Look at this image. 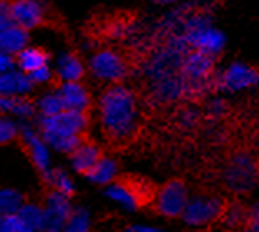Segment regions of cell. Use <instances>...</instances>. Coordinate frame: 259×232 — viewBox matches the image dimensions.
<instances>
[{
	"label": "cell",
	"instance_id": "6da1fadb",
	"mask_svg": "<svg viewBox=\"0 0 259 232\" xmlns=\"http://www.w3.org/2000/svg\"><path fill=\"white\" fill-rule=\"evenodd\" d=\"M98 120L108 140L115 143L130 141L141 123L138 95L123 83L105 88L98 100Z\"/></svg>",
	"mask_w": 259,
	"mask_h": 232
},
{
	"label": "cell",
	"instance_id": "7a4b0ae2",
	"mask_svg": "<svg viewBox=\"0 0 259 232\" xmlns=\"http://www.w3.org/2000/svg\"><path fill=\"white\" fill-rule=\"evenodd\" d=\"M40 134L57 153L70 154L81 143V133L88 126L87 111L63 110L54 116H40Z\"/></svg>",
	"mask_w": 259,
	"mask_h": 232
},
{
	"label": "cell",
	"instance_id": "3957f363",
	"mask_svg": "<svg viewBox=\"0 0 259 232\" xmlns=\"http://www.w3.org/2000/svg\"><path fill=\"white\" fill-rule=\"evenodd\" d=\"M185 41L190 50H198L218 57L226 47V35L218 28L209 12L206 10H190L176 32Z\"/></svg>",
	"mask_w": 259,
	"mask_h": 232
},
{
	"label": "cell",
	"instance_id": "277c9868",
	"mask_svg": "<svg viewBox=\"0 0 259 232\" xmlns=\"http://www.w3.org/2000/svg\"><path fill=\"white\" fill-rule=\"evenodd\" d=\"M225 186L234 194L252 191L259 182V163L249 153H236L229 158L223 171Z\"/></svg>",
	"mask_w": 259,
	"mask_h": 232
},
{
	"label": "cell",
	"instance_id": "5b68a950",
	"mask_svg": "<svg viewBox=\"0 0 259 232\" xmlns=\"http://www.w3.org/2000/svg\"><path fill=\"white\" fill-rule=\"evenodd\" d=\"M259 86V70L244 62L228 63L214 75V90L225 93H241Z\"/></svg>",
	"mask_w": 259,
	"mask_h": 232
},
{
	"label": "cell",
	"instance_id": "8992f818",
	"mask_svg": "<svg viewBox=\"0 0 259 232\" xmlns=\"http://www.w3.org/2000/svg\"><path fill=\"white\" fill-rule=\"evenodd\" d=\"M225 201L214 194H196L190 196V201L185 207L181 219L186 225L194 229L206 227L221 219L225 211Z\"/></svg>",
	"mask_w": 259,
	"mask_h": 232
},
{
	"label": "cell",
	"instance_id": "52a82bcc",
	"mask_svg": "<svg viewBox=\"0 0 259 232\" xmlns=\"http://www.w3.org/2000/svg\"><path fill=\"white\" fill-rule=\"evenodd\" d=\"M88 70L92 71V76L102 83L115 85L123 83L130 73V65L126 58L111 49L97 50L88 60Z\"/></svg>",
	"mask_w": 259,
	"mask_h": 232
},
{
	"label": "cell",
	"instance_id": "ba28073f",
	"mask_svg": "<svg viewBox=\"0 0 259 232\" xmlns=\"http://www.w3.org/2000/svg\"><path fill=\"white\" fill-rule=\"evenodd\" d=\"M188 201H190V193L186 184L173 179L156 191L155 209L164 217H181Z\"/></svg>",
	"mask_w": 259,
	"mask_h": 232
},
{
	"label": "cell",
	"instance_id": "9c48e42d",
	"mask_svg": "<svg viewBox=\"0 0 259 232\" xmlns=\"http://www.w3.org/2000/svg\"><path fill=\"white\" fill-rule=\"evenodd\" d=\"M45 209V227L44 232H63L67 227L73 207L68 196L58 191L49 193L44 204Z\"/></svg>",
	"mask_w": 259,
	"mask_h": 232
},
{
	"label": "cell",
	"instance_id": "30bf717a",
	"mask_svg": "<svg viewBox=\"0 0 259 232\" xmlns=\"http://www.w3.org/2000/svg\"><path fill=\"white\" fill-rule=\"evenodd\" d=\"M10 17L19 27L32 30L44 23L47 5L44 0H12Z\"/></svg>",
	"mask_w": 259,
	"mask_h": 232
},
{
	"label": "cell",
	"instance_id": "8fae6325",
	"mask_svg": "<svg viewBox=\"0 0 259 232\" xmlns=\"http://www.w3.org/2000/svg\"><path fill=\"white\" fill-rule=\"evenodd\" d=\"M20 138L23 141V145L27 146L28 154H30V159L35 168L40 172H47L49 169H52L50 146H49V143L42 138V134L35 128L25 124V126L20 128Z\"/></svg>",
	"mask_w": 259,
	"mask_h": 232
},
{
	"label": "cell",
	"instance_id": "7c38bea8",
	"mask_svg": "<svg viewBox=\"0 0 259 232\" xmlns=\"http://www.w3.org/2000/svg\"><path fill=\"white\" fill-rule=\"evenodd\" d=\"M107 198L113 201L116 206H120L125 211H137L143 204V188L138 186L137 182H123L113 181L107 186Z\"/></svg>",
	"mask_w": 259,
	"mask_h": 232
},
{
	"label": "cell",
	"instance_id": "4fadbf2b",
	"mask_svg": "<svg viewBox=\"0 0 259 232\" xmlns=\"http://www.w3.org/2000/svg\"><path fill=\"white\" fill-rule=\"evenodd\" d=\"M57 91L60 95L65 110L88 111L90 108L92 97L81 81H62Z\"/></svg>",
	"mask_w": 259,
	"mask_h": 232
},
{
	"label": "cell",
	"instance_id": "5bb4252c",
	"mask_svg": "<svg viewBox=\"0 0 259 232\" xmlns=\"http://www.w3.org/2000/svg\"><path fill=\"white\" fill-rule=\"evenodd\" d=\"M33 81L22 70H10L0 75V97H27L33 90Z\"/></svg>",
	"mask_w": 259,
	"mask_h": 232
},
{
	"label": "cell",
	"instance_id": "9a60e30c",
	"mask_svg": "<svg viewBox=\"0 0 259 232\" xmlns=\"http://www.w3.org/2000/svg\"><path fill=\"white\" fill-rule=\"evenodd\" d=\"M102 158V151L100 148L92 141H81L75 150L70 153V164L75 172L80 174H87L93 166L98 163Z\"/></svg>",
	"mask_w": 259,
	"mask_h": 232
},
{
	"label": "cell",
	"instance_id": "2e32d148",
	"mask_svg": "<svg viewBox=\"0 0 259 232\" xmlns=\"http://www.w3.org/2000/svg\"><path fill=\"white\" fill-rule=\"evenodd\" d=\"M28 47V30L19 27L17 23H10L4 30H0V50L17 55Z\"/></svg>",
	"mask_w": 259,
	"mask_h": 232
},
{
	"label": "cell",
	"instance_id": "e0dca14e",
	"mask_svg": "<svg viewBox=\"0 0 259 232\" xmlns=\"http://www.w3.org/2000/svg\"><path fill=\"white\" fill-rule=\"evenodd\" d=\"M85 63L75 53H62L57 58L55 73L60 81H80L85 75Z\"/></svg>",
	"mask_w": 259,
	"mask_h": 232
},
{
	"label": "cell",
	"instance_id": "ac0fdd59",
	"mask_svg": "<svg viewBox=\"0 0 259 232\" xmlns=\"http://www.w3.org/2000/svg\"><path fill=\"white\" fill-rule=\"evenodd\" d=\"M85 176L88 177V181H92L93 184L108 186V184L113 182L116 179V176H118V163H116L113 158L102 156L98 159V163L93 166Z\"/></svg>",
	"mask_w": 259,
	"mask_h": 232
},
{
	"label": "cell",
	"instance_id": "d6986e66",
	"mask_svg": "<svg viewBox=\"0 0 259 232\" xmlns=\"http://www.w3.org/2000/svg\"><path fill=\"white\" fill-rule=\"evenodd\" d=\"M15 62L19 70L25 71V73H32V71L49 65V55L40 47H27L20 53H17Z\"/></svg>",
	"mask_w": 259,
	"mask_h": 232
},
{
	"label": "cell",
	"instance_id": "ffe728a7",
	"mask_svg": "<svg viewBox=\"0 0 259 232\" xmlns=\"http://www.w3.org/2000/svg\"><path fill=\"white\" fill-rule=\"evenodd\" d=\"M44 177L47 184L52 188V191H58L68 198H72L75 193V184L72 181V177L68 176V172H65L63 169L52 168L47 172H44Z\"/></svg>",
	"mask_w": 259,
	"mask_h": 232
},
{
	"label": "cell",
	"instance_id": "44dd1931",
	"mask_svg": "<svg viewBox=\"0 0 259 232\" xmlns=\"http://www.w3.org/2000/svg\"><path fill=\"white\" fill-rule=\"evenodd\" d=\"M35 232H44L45 227V209L42 206L33 204V202H27L20 207L17 212Z\"/></svg>",
	"mask_w": 259,
	"mask_h": 232
},
{
	"label": "cell",
	"instance_id": "7402d4cb",
	"mask_svg": "<svg viewBox=\"0 0 259 232\" xmlns=\"http://www.w3.org/2000/svg\"><path fill=\"white\" fill-rule=\"evenodd\" d=\"M246 219H248V209L241 202H231V204H228L221 216V221L228 229L244 227Z\"/></svg>",
	"mask_w": 259,
	"mask_h": 232
},
{
	"label": "cell",
	"instance_id": "603a6c76",
	"mask_svg": "<svg viewBox=\"0 0 259 232\" xmlns=\"http://www.w3.org/2000/svg\"><path fill=\"white\" fill-rule=\"evenodd\" d=\"M23 204V196L17 189H0V216L17 214Z\"/></svg>",
	"mask_w": 259,
	"mask_h": 232
},
{
	"label": "cell",
	"instance_id": "cb8c5ba5",
	"mask_svg": "<svg viewBox=\"0 0 259 232\" xmlns=\"http://www.w3.org/2000/svg\"><path fill=\"white\" fill-rule=\"evenodd\" d=\"M37 110L40 116H54L57 113L63 111V103L58 91H47L37 100Z\"/></svg>",
	"mask_w": 259,
	"mask_h": 232
},
{
	"label": "cell",
	"instance_id": "d4e9b609",
	"mask_svg": "<svg viewBox=\"0 0 259 232\" xmlns=\"http://www.w3.org/2000/svg\"><path fill=\"white\" fill-rule=\"evenodd\" d=\"M90 225H92L90 212H88L85 207H76V209H73L72 214H70V219L65 229H70L75 232H88L90 230Z\"/></svg>",
	"mask_w": 259,
	"mask_h": 232
},
{
	"label": "cell",
	"instance_id": "484cf974",
	"mask_svg": "<svg viewBox=\"0 0 259 232\" xmlns=\"http://www.w3.org/2000/svg\"><path fill=\"white\" fill-rule=\"evenodd\" d=\"M199 120H201V111L193 108V106H186V108L180 110L178 116H176V123L180 128H183L185 131H190L198 126Z\"/></svg>",
	"mask_w": 259,
	"mask_h": 232
},
{
	"label": "cell",
	"instance_id": "4316f807",
	"mask_svg": "<svg viewBox=\"0 0 259 232\" xmlns=\"http://www.w3.org/2000/svg\"><path fill=\"white\" fill-rule=\"evenodd\" d=\"M37 111H38L37 103H33V101L28 100L27 97H17L12 115L15 118H19V120H28V118H32Z\"/></svg>",
	"mask_w": 259,
	"mask_h": 232
},
{
	"label": "cell",
	"instance_id": "83f0119b",
	"mask_svg": "<svg viewBox=\"0 0 259 232\" xmlns=\"http://www.w3.org/2000/svg\"><path fill=\"white\" fill-rule=\"evenodd\" d=\"M228 113V103L223 98H211L204 106V116L211 121H220Z\"/></svg>",
	"mask_w": 259,
	"mask_h": 232
},
{
	"label": "cell",
	"instance_id": "f1b7e54d",
	"mask_svg": "<svg viewBox=\"0 0 259 232\" xmlns=\"http://www.w3.org/2000/svg\"><path fill=\"white\" fill-rule=\"evenodd\" d=\"M20 134V128L14 120L0 116V145L14 141Z\"/></svg>",
	"mask_w": 259,
	"mask_h": 232
},
{
	"label": "cell",
	"instance_id": "f546056e",
	"mask_svg": "<svg viewBox=\"0 0 259 232\" xmlns=\"http://www.w3.org/2000/svg\"><path fill=\"white\" fill-rule=\"evenodd\" d=\"M2 229L5 232H35L19 214H10L2 216Z\"/></svg>",
	"mask_w": 259,
	"mask_h": 232
},
{
	"label": "cell",
	"instance_id": "4dcf8cb0",
	"mask_svg": "<svg viewBox=\"0 0 259 232\" xmlns=\"http://www.w3.org/2000/svg\"><path fill=\"white\" fill-rule=\"evenodd\" d=\"M108 32L113 38H126V37H132L133 27H132V23H126V22H113L110 25Z\"/></svg>",
	"mask_w": 259,
	"mask_h": 232
},
{
	"label": "cell",
	"instance_id": "1f68e13d",
	"mask_svg": "<svg viewBox=\"0 0 259 232\" xmlns=\"http://www.w3.org/2000/svg\"><path fill=\"white\" fill-rule=\"evenodd\" d=\"M244 232H259V202L248 209V219L244 224Z\"/></svg>",
	"mask_w": 259,
	"mask_h": 232
},
{
	"label": "cell",
	"instance_id": "d6a6232c",
	"mask_svg": "<svg viewBox=\"0 0 259 232\" xmlns=\"http://www.w3.org/2000/svg\"><path fill=\"white\" fill-rule=\"evenodd\" d=\"M30 76V80L33 81V85H45V83H49L52 80V76H54V71L49 67V65H45V67L38 68L32 71V73H28Z\"/></svg>",
	"mask_w": 259,
	"mask_h": 232
},
{
	"label": "cell",
	"instance_id": "836d02e7",
	"mask_svg": "<svg viewBox=\"0 0 259 232\" xmlns=\"http://www.w3.org/2000/svg\"><path fill=\"white\" fill-rule=\"evenodd\" d=\"M15 65H17V62H15L14 55H10V53L4 52V50H0V75L7 73V71H10V70H14Z\"/></svg>",
	"mask_w": 259,
	"mask_h": 232
},
{
	"label": "cell",
	"instance_id": "e575fe53",
	"mask_svg": "<svg viewBox=\"0 0 259 232\" xmlns=\"http://www.w3.org/2000/svg\"><path fill=\"white\" fill-rule=\"evenodd\" d=\"M125 232H166L161 227H156V225H148V224H133L128 225Z\"/></svg>",
	"mask_w": 259,
	"mask_h": 232
},
{
	"label": "cell",
	"instance_id": "d590c367",
	"mask_svg": "<svg viewBox=\"0 0 259 232\" xmlns=\"http://www.w3.org/2000/svg\"><path fill=\"white\" fill-rule=\"evenodd\" d=\"M15 100H17V97H0V113H2V115L12 113Z\"/></svg>",
	"mask_w": 259,
	"mask_h": 232
},
{
	"label": "cell",
	"instance_id": "8d00e7d4",
	"mask_svg": "<svg viewBox=\"0 0 259 232\" xmlns=\"http://www.w3.org/2000/svg\"><path fill=\"white\" fill-rule=\"evenodd\" d=\"M150 2L158 5V7H178V5L185 4L186 0H150Z\"/></svg>",
	"mask_w": 259,
	"mask_h": 232
},
{
	"label": "cell",
	"instance_id": "74e56055",
	"mask_svg": "<svg viewBox=\"0 0 259 232\" xmlns=\"http://www.w3.org/2000/svg\"><path fill=\"white\" fill-rule=\"evenodd\" d=\"M10 7H12V0H0V19L10 17Z\"/></svg>",
	"mask_w": 259,
	"mask_h": 232
},
{
	"label": "cell",
	"instance_id": "f35d334b",
	"mask_svg": "<svg viewBox=\"0 0 259 232\" xmlns=\"http://www.w3.org/2000/svg\"><path fill=\"white\" fill-rule=\"evenodd\" d=\"M63 232H75V230H70V229H65Z\"/></svg>",
	"mask_w": 259,
	"mask_h": 232
}]
</instances>
